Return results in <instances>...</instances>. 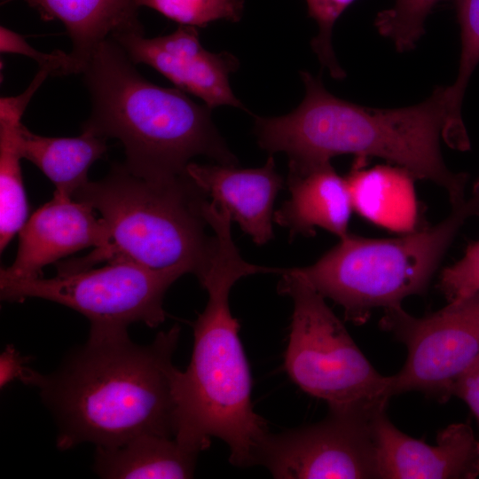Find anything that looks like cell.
<instances>
[{
  "mask_svg": "<svg viewBox=\"0 0 479 479\" xmlns=\"http://www.w3.org/2000/svg\"><path fill=\"white\" fill-rule=\"evenodd\" d=\"M380 478L475 479L479 440L467 423L442 429L435 445L400 431L383 412L373 421Z\"/></svg>",
  "mask_w": 479,
  "mask_h": 479,
  "instance_id": "cell-12",
  "label": "cell"
},
{
  "mask_svg": "<svg viewBox=\"0 0 479 479\" xmlns=\"http://www.w3.org/2000/svg\"><path fill=\"white\" fill-rule=\"evenodd\" d=\"M287 185L290 199L273 214V222L296 235L311 237L316 227L340 239L349 234L353 211L345 177L331 162L307 169L288 168Z\"/></svg>",
  "mask_w": 479,
  "mask_h": 479,
  "instance_id": "cell-15",
  "label": "cell"
},
{
  "mask_svg": "<svg viewBox=\"0 0 479 479\" xmlns=\"http://www.w3.org/2000/svg\"><path fill=\"white\" fill-rule=\"evenodd\" d=\"M305 97L293 112L279 117L255 116L259 146L283 152L288 167L306 169L337 155L378 157L428 180L448 194L452 207L464 203L468 175L446 166L440 142L446 127L445 87L425 101L401 108L359 106L331 94L320 76L302 71Z\"/></svg>",
  "mask_w": 479,
  "mask_h": 479,
  "instance_id": "cell-3",
  "label": "cell"
},
{
  "mask_svg": "<svg viewBox=\"0 0 479 479\" xmlns=\"http://www.w3.org/2000/svg\"><path fill=\"white\" fill-rule=\"evenodd\" d=\"M198 455L175 438L142 434L119 446L96 447L93 470L107 479L192 478Z\"/></svg>",
  "mask_w": 479,
  "mask_h": 479,
  "instance_id": "cell-18",
  "label": "cell"
},
{
  "mask_svg": "<svg viewBox=\"0 0 479 479\" xmlns=\"http://www.w3.org/2000/svg\"><path fill=\"white\" fill-rule=\"evenodd\" d=\"M186 172L255 244L264 245L273 239V206L284 180L272 155L256 169L190 162Z\"/></svg>",
  "mask_w": 479,
  "mask_h": 479,
  "instance_id": "cell-14",
  "label": "cell"
},
{
  "mask_svg": "<svg viewBox=\"0 0 479 479\" xmlns=\"http://www.w3.org/2000/svg\"><path fill=\"white\" fill-rule=\"evenodd\" d=\"M136 64H145L176 88L200 98L210 109L231 106L243 109L229 83L239 60L229 52L213 53L200 43L195 27L180 25L173 33L147 38L144 31L112 37Z\"/></svg>",
  "mask_w": 479,
  "mask_h": 479,
  "instance_id": "cell-11",
  "label": "cell"
},
{
  "mask_svg": "<svg viewBox=\"0 0 479 479\" xmlns=\"http://www.w3.org/2000/svg\"><path fill=\"white\" fill-rule=\"evenodd\" d=\"M461 50L457 78L445 87L447 117L453 125L463 123L462 104L470 77L479 63V0H457Z\"/></svg>",
  "mask_w": 479,
  "mask_h": 479,
  "instance_id": "cell-21",
  "label": "cell"
},
{
  "mask_svg": "<svg viewBox=\"0 0 479 479\" xmlns=\"http://www.w3.org/2000/svg\"><path fill=\"white\" fill-rule=\"evenodd\" d=\"M439 1L395 0L392 7L378 13L375 27L398 51H408L424 34L425 20Z\"/></svg>",
  "mask_w": 479,
  "mask_h": 479,
  "instance_id": "cell-22",
  "label": "cell"
},
{
  "mask_svg": "<svg viewBox=\"0 0 479 479\" xmlns=\"http://www.w3.org/2000/svg\"><path fill=\"white\" fill-rule=\"evenodd\" d=\"M81 74L91 103L82 130L120 140L123 164L134 175L181 176L198 155L238 164L212 121V109L177 88L148 81L113 38L99 43Z\"/></svg>",
  "mask_w": 479,
  "mask_h": 479,
  "instance_id": "cell-4",
  "label": "cell"
},
{
  "mask_svg": "<svg viewBox=\"0 0 479 479\" xmlns=\"http://www.w3.org/2000/svg\"><path fill=\"white\" fill-rule=\"evenodd\" d=\"M28 101L20 95L0 98V249L27 222V201L18 147L21 117Z\"/></svg>",
  "mask_w": 479,
  "mask_h": 479,
  "instance_id": "cell-20",
  "label": "cell"
},
{
  "mask_svg": "<svg viewBox=\"0 0 479 479\" xmlns=\"http://www.w3.org/2000/svg\"><path fill=\"white\" fill-rule=\"evenodd\" d=\"M45 20H58L72 42L70 75L81 74L100 43L143 31L136 0H27Z\"/></svg>",
  "mask_w": 479,
  "mask_h": 479,
  "instance_id": "cell-17",
  "label": "cell"
},
{
  "mask_svg": "<svg viewBox=\"0 0 479 479\" xmlns=\"http://www.w3.org/2000/svg\"><path fill=\"white\" fill-rule=\"evenodd\" d=\"M27 358L21 357L12 345L7 346L0 356V386L5 387L19 379L23 381L29 368L25 366Z\"/></svg>",
  "mask_w": 479,
  "mask_h": 479,
  "instance_id": "cell-28",
  "label": "cell"
},
{
  "mask_svg": "<svg viewBox=\"0 0 479 479\" xmlns=\"http://www.w3.org/2000/svg\"><path fill=\"white\" fill-rule=\"evenodd\" d=\"M472 197L479 201V178L475 182L473 185Z\"/></svg>",
  "mask_w": 479,
  "mask_h": 479,
  "instance_id": "cell-29",
  "label": "cell"
},
{
  "mask_svg": "<svg viewBox=\"0 0 479 479\" xmlns=\"http://www.w3.org/2000/svg\"><path fill=\"white\" fill-rule=\"evenodd\" d=\"M179 335L174 326L138 345L127 327L90 326L87 342L53 373L29 369L23 383L39 389L52 413L57 447H115L142 434L175 438L178 368L172 358Z\"/></svg>",
  "mask_w": 479,
  "mask_h": 479,
  "instance_id": "cell-1",
  "label": "cell"
},
{
  "mask_svg": "<svg viewBox=\"0 0 479 479\" xmlns=\"http://www.w3.org/2000/svg\"><path fill=\"white\" fill-rule=\"evenodd\" d=\"M211 228L215 247L199 279L208 299L193 325L190 364L185 371L178 369L175 380V439L199 454L208 448L212 437H217L230 449V463L246 468L256 466L270 432L265 420L253 408L250 370L229 294L240 279L273 273L275 268L252 264L241 257L228 217H215Z\"/></svg>",
  "mask_w": 479,
  "mask_h": 479,
  "instance_id": "cell-2",
  "label": "cell"
},
{
  "mask_svg": "<svg viewBox=\"0 0 479 479\" xmlns=\"http://www.w3.org/2000/svg\"><path fill=\"white\" fill-rule=\"evenodd\" d=\"M309 14L318 25V34L311 41V47L322 66L331 75L342 79L345 72L340 67L332 44L333 27L336 20L354 0H306Z\"/></svg>",
  "mask_w": 479,
  "mask_h": 479,
  "instance_id": "cell-24",
  "label": "cell"
},
{
  "mask_svg": "<svg viewBox=\"0 0 479 479\" xmlns=\"http://www.w3.org/2000/svg\"><path fill=\"white\" fill-rule=\"evenodd\" d=\"M479 216L471 197L433 226L393 239L349 233L310 266L294 268L325 298L342 307L346 320L364 325L377 308L402 306L423 294L465 222Z\"/></svg>",
  "mask_w": 479,
  "mask_h": 479,
  "instance_id": "cell-6",
  "label": "cell"
},
{
  "mask_svg": "<svg viewBox=\"0 0 479 479\" xmlns=\"http://www.w3.org/2000/svg\"><path fill=\"white\" fill-rule=\"evenodd\" d=\"M94 208L72 198L53 194L19 232L16 257L1 269L0 279H24L42 277V269L81 249L107 248L111 242L108 225L97 218Z\"/></svg>",
  "mask_w": 479,
  "mask_h": 479,
  "instance_id": "cell-13",
  "label": "cell"
},
{
  "mask_svg": "<svg viewBox=\"0 0 479 479\" xmlns=\"http://www.w3.org/2000/svg\"><path fill=\"white\" fill-rule=\"evenodd\" d=\"M0 51L31 58L36 61L40 68L51 69L52 75H70L69 53L59 50L51 53L39 51L33 48L22 35L3 26L0 27Z\"/></svg>",
  "mask_w": 479,
  "mask_h": 479,
  "instance_id": "cell-26",
  "label": "cell"
},
{
  "mask_svg": "<svg viewBox=\"0 0 479 479\" xmlns=\"http://www.w3.org/2000/svg\"><path fill=\"white\" fill-rule=\"evenodd\" d=\"M452 396L467 404L479 424V356L457 379Z\"/></svg>",
  "mask_w": 479,
  "mask_h": 479,
  "instance_id": "cell-27",
  "label": "cell"
},
{
  "mask_svg": "<svg viewBox=\"0 0 479 479\" xmlns=\"http://www.w3.org/2000/svg\"><path fill=\"white\" fill-rule=\"evenodd\" d=\"M374 418L329 412L316 424L269 433L256 465L279 479L380 478Z\"/></svg>",
  "mask_w": 479,
  "mask_h": 479,
  "instance_id": "cell-10",
  "label": "cell"
},
{
  "mask_svg": "<svg viewBox=\"0 0 479 479\" xmlns=\"http://www.w3.org/2000/svg\"><path fill=\"white\" fill-rule=\"evenodd\" d=\"M438 288L448 302L479 291V240L469 242L464 255L442 271Z\"/></svg>",
  "mask_w": 479,
  "mask_h": 479,
  "instance_id": "cell-25",
  "label": "cell"
},
{
  "mask_svg": "<svg viewBox=\"0 0 479 479\" xmlns=\"http://www.w3.org/2000/svg\"><path fill=\"white\" fill-rule=\"evenodd\" d=\"M379 326L407 349L404 365L393 375L394 394L420 391L445 402L479 356V291L422 318L402 306L386 309Z\"/></svg>",
  "mask_w": 479,
  "mask_h": 479,
  "instance_id": "cell-9",
  "label": "cell"
},
{
  "mask_svg": "<svg viewBox=\"0 0 479 479\" xmlns=\"http://www.w3.org/2000/svg\"><path fill=\"white\" fill-rule=\"evenodd\" d=\"M182 275L177 270H152L117 259L102 268L58 273L51 279H0V294L9 302L42 298L58 302L84 315L90 326L128 327L142 322L157 327L165 320V293Z\"/></svg>",
  "mask_w": 479,
  "mask_h": 479,
  "instance_id": "cell-8",
  "label": "cell"
},
{
  "mask_svg": "<svg viewBox=\"0 0 479 479\" xmlns=\"http://www.w3.org/2000/svg\"><path fill=\"white\" fill-rule=\"evenodd\" d=\"M98 211L106 222L107 248L59 263L63 272L90 269L97 262L129 260L152 270H177L199 279L215 247L203 207L208 194L187 174L148 179L115 163L98 181H88L73 196Z\"/></svg>",
  "mask_w": 479,
  "mask_h": 479,
  "instance_id": "cell-5",
  "label": "cell"
},
{
  "mask_svg": "<svg viewBox=\"0 0 479 479\" xmlns=\"http://www.w3.org/2000/svg\"><path fill=\"white\" fill-rule=\"evenodd\" d=\"M365 160L357 158L345 177L353 210L374 224L399 233L426 227L415 192L416 178L396 165L364 169Z\"/></svg>",
  "mask_w": 479,
  "mask_h": 479,
  "instance_id": "cell-16",
  "label": "cell"
},
{
  "mask_svg": "<svg viewBox=\"0 0 479 479\" xmlns=\"http://www.w3.org/2000/svg\"><path fill=\"white\" fill-rule=\"evenodd\" d=\"M138 7L147 6L182 26L203 27L225 20L238 22L244 0H136Z\"/></svg>",
  "mask_w": 479,
  "mask_h": 479,
  "instance_id": "cell-23",
  "label": "cell"
},
{
  "mask_svg": "<svg viewBox=\"0 0 479 479\" xmlns=\"http://www.w3.org/2000/svg\"><path fill=\"white\" fill-rule=\"evenodd\" d=\"M106 140L86 130L75 137H43L21 123L18 147L21 157L54 184L53 194L72 198L89 181L88 170L92 163L106 153Z\"/></svg>",
  "mask_w": 479,
  "mask_h": 479,
  "instance_id": "cell-19",
  "label": "cell"
},
{
  "mask_svg": "<svg viewBox=\"0 0 479 479\" xmlns=\"http://www.w3.org/2000/svg\"><path fill=\"white\" fill-rule=\"evenodd\" d=\"M278 285L294 303L285 369L307 394L326 402L329 412L374 418L395 396L394 377L380 374L322 296L294 268Z\"/></svg>",
  "mask_w": 479,
  "mask_h": 479,
  "instance_id": "cell-7",
  "label": "cell"
}]
</instances>
